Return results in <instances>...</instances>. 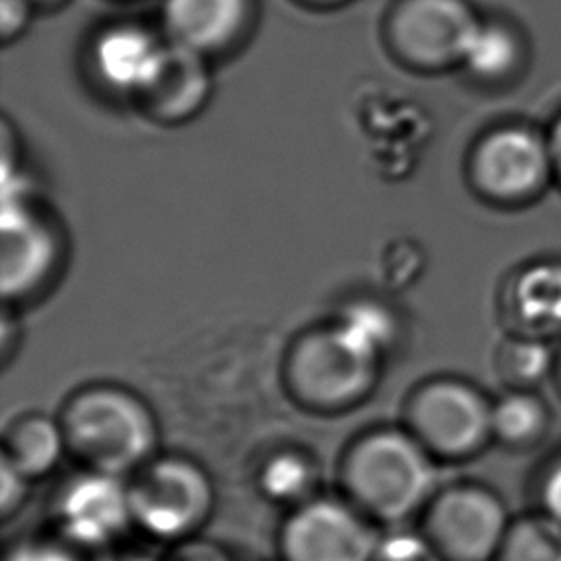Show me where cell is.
I'll list each match as a JSON object with an SVG mask.
<instances>
[{"label": "cell", "mask_w": 561, "mask_h": 561, "mask_svg": "<svg viewBox=\"0 0 561 561\" xmlns=\"http://www.w3.org/2000/svg\"><path fill=\"white\" fill-rule=\"evenodd\" d=\"M340 324L373 351H381L394 331L390 313L375 302H359L346 309Z\"/></svg>", "instance_id": "22"}, {"label": "cell", "mask_w": 561, "mask_h": 561, "mask_svg": "<svg viewBox=\"0 0 561 561\" xmlns=\"http://www.w3.org/2000/svg\"><path fill=\"white\" fill-rule=\"evenodd\" d=\"M557 346L550 340L511 333L502 340L495 353V370L508 390H537L546 379H552Z\"/></svg>", "instance_id": "20"}, {"label": "cell", "mask_w": 561, "mask_h": 561, "mask_svg": "<svg viewBox=\"0 0 561 561\" xmlns=\"http://www.w3.org/2000/svg\"><path fill=\"white\" fill-rule=\"evenodd\" d=\"M57 239L33 215L28 199H2V291L7 298L31 294L53 270Z\"/></svg>", "instance_id": "11"}, {"label": "cell", "mask_w": 561, "mask_h": 561, "mask_svg": "<svg viewBox=\"0 0 561 561\" xmlns=\"http://www.w3.org/2000/svg\"><path fill=\"white\" fill-rule=\"evenodd\" d=\"M537 511L548 515L561 526V449L550 454L535 471L530 484Z\"/></svg>", "instance_id": "24"}, {"label": "cell", "mask_w": 561, "mask_h": 561, "mask_svg": "<svg viewBox=\"0 0 561 561\" xmlns=\"http://www.w3.org/2000/svg\"><path fill=\"white\" fill-rule=\"evenodd\" d=\"M210 75L204 55L169 42L162 48L158 68L138 94L145 107L164 121H180L195 114L208 99Z\"/></svg>", "instance_id": "13"}, {"label": "cell", "mask_w": 561, "mask_h": 561, "mask_svg": "<svg viewBox=\"0 0 561 561\" xmlns=\"http://www.w3.org/2000/svg\"><path fill=\"white\" fill-rule=\"evenodd\" d=\"M552 408L537 390H506L493 399V443L511 451L537 449L550 434Z\"/></svg>", "instance_id": "17"}, {"label": "cell", "mask_w": 561, "mask_h": 561, "mask_svg": "<svg viewBox=\"0 0 561 561\" xmlns=\"http://www.w3.org/2000/svg\"><path fill=\"white\" fill-rule=\"evenodd\" d=\"M31 0H0V31L4 39L15 37L28 24Z\"/></svg>", "instance_id": "26"}, {"label": "cell", "mask_w": 561, "mask_h": 561, "mask_svg": "<svg viewBox=\"0 0 561 561\" xmlns=\"http://www.w3.org/2000/svg\"><path fill=\"white\" fill-rule=\"evenodd\" d=\"M379 353L340 322L300 340L291 353L294 392L320 410H337L362 399L375 383Z\"/></svg>", "instance_id": "6"}, {"label": "cell", "mask_w": 561, "mask_h": 561, "mask_svg": "<svg viewBox=\"0 0 561 561\" xmlns=\"http://www.w3.org/2000/svg\"><path fill=\"white\" fill-rule=\"evenodd\" d=\"M53 528L90 546L110 548L131 522L127 478L83 469L53 497Z\"/></svg>", "instance_id": "10"}, {"label": "cell", "mask_w": 561, "mask_h": 561, "mask_svg": "<svg viewBox=\"0 0 561 561\" xmlns=\"http://www.w3.org/2000/svg\"><path fill=\"white\" fill-rule=\"evenodd\" d=\"M469 180L480 197L502 208L537 202L554 184L548 131L528 123L489 129L471 149Z\"/></svg>", "instance_id": "4"}, {"label": "cell", "mask_w": 561, "mask_h": 561, "mask_svg": "<svg viewBox=\"0 0 561 561\" xmlns=\"http://www.w3.org/2000/svg\"><path fill=\"white\" fill-rule=\"evenodd\" d=\"M552 386H554V390L559 392V397H561V344L557 346V359H554V370H552Z\"/></svg>", "instance_id": "28"}, {"label": "cell", "mask_w": 561, "mask_h": 561, "mask_svg": "<svg viewBox=\"0 0 561 561\" xmlns=\"http://www.w3.org/2000/svg\"><path fill=\"white\" fill-rule=\"evenodd\" d=\"M31 482L7 458H0V517L9 522L26 504Z\"/></svg>", "instance_id": "25"}, {"label": "cell", "mask_w": 561, "mask_h": 561, "mask_svg": "<svg viewBox=\"0 0 561 561\" xmlns=\"http://www.w3.org/2000/svg\"><path fill=\"white\" fill-rule=\"evenodd\" d=\"M33 4H44V2H55V0H31Z\"/></svg>", "instance_id": "31"}, {"label": "cell", "mask_w": 561, "mask_h": 561, "mask_svg": "<svg viewBox=\"0 0 561 561\" xmlns=\"http://www.w3.org/2000/svg\"><path fill=\"white\" fill-rule=\"evenodd\" d=\"M438 486L436 458L410 430H373L340 465V493L377 526L419 517Z\"/></svg>", "instance_id": "1"}, {"label": "cell", "mask_w": 561, "mask_h": 561, "mask_svg": "<svg viewBox=\"0 0 561 561\" xmlns=\"http://www.w3.org/2000/svg\"><path fill=\"white\" fill-rule=\"evenodd\" d=\"M114 561H167V559H158L149 554H123V557H114Z\"/></svg>", "instance_id": "29"}, {"label": "cell", "mask_w": 561, "mask_h": 561, "mask_svg": "<svg viewBox=\"0 0 561 561\" xmlns=\"http://www.w3.org/2000/svg\"><path fill=\"white\" fill-rule=\"evenodd\" d=\"M309 4H320V7H329V4H337V2H344V0H305Z\"/></svg>", "instance_id": "30"}, {"label": "cell", "mask_w": 561, "mask_h": 561, "mask_svg": "<svg viewBox=\"0 0 561 561\" xmlns=\"http://www.w3.org/2000/svg\"><path fill=\"white\" fill-rule=\"evenodd\" d=\"M480 22L467 0H399L388 20V35L410 64L447 68L462 66Z\"/></svg>", "instance_id": "9"}, {"label": "cell", "mask_w": 561, "mask_h": 561, "mask_svg": "<svg viewBox=\"0 0 561 561\" xmlns=\"http://www.w3.org/2000/svg\"><path fill=\"white\" fill-rule=\"evenodd\" d=\"M252 0H164L162 20L171 42L202 55L230 46L248 26Z\"/></svg>", "instance_id": "14"}, {"label": "cell", "mask_w": 561, "mask_h": 561, "mask_svg": "<svg viewBox=\"0 0 561 561\" xmlns=\"http://www.w3.org/2000/svg\"><path fill=\"white\" fill-rule=\"evenodd\" d=\"M318 467L298 449H280L270 454L256 469L259 493L276 506L296 508L302 502L320 495Z\"/></svg>", "instance_id": "19"}, {"label": "cell", "mask_w": 561, "mask_h": 561, "mask_svg": "<svg viewBox=\"0 0 561 561\" xmlns=\"http://www.w3.org/2000/svg\"><path fill=\"white\" fill-rule=\"evenodd\" d=\"M502 313L511 333L554 340L561 335V259L524 263L506 278Z\"/></svg>", "instance_id": "12"}, {"label": "cell", "mask_w": 561, "mask_h": 561, "mask_svg": "<svg viewBox=\"0 0 561 561\" xmlns=\"http://www.w3.org/2000/svg\"><path fill=\"white\" fill-rule=\"evenodd\" d=\"M162 48L164 44L138 24H114L94 39L92 59L110 88L140 94L158 68Z\"/></svg>", "instance_id": "15"}, {"label": "cell", "mask_w": 561, "mask_h": 561, "mask_svg": "<svg viewBox=\"0 0 561 561\" xmlns=\"http://www.w3.org/2000/svg\"><path fill=\"white\" fill-rule=\"evenodd\" d=\"M66 438L59 421L42 414L20 419L4 436L2 458H7L28 480L48 476L61 460Z\"/></svg>", "instance_id": "18"}, {"label": "cell", "mask_w": 561, "mask_h": 561, "mask_svg": "<svg viewBox=\"0 0 561 561\" xmlns=\"http://www.w3.org/2000/svg\"><path fill=\"white\" fill-rule=\"evenodd\" d=\"M59 423L66 449L83 469L127 478L156 458V419L127 390L90 388L79 392L64 408Z\"/></svg>", "instance_id": "2"}, {"label": "cell", "mask_w": 561, "mask_h": 561, "mask_svg": "<svg viewBox=\"0 0 561 561\" xmlns=\"http://www.w3.org/2000/svg\"><path fill=\"white\" fill-rule=\"evenodd\" d=\"M493 561H561V526L537 508L513 515Z\"/></svg>", "instance_id": "21"}, {"label": "cell", "mask_w": 561, "mask_h": 561, "mask_svg": "<svg viewBox=\"0 0 561 561\" xmlns=\"http://www.w3.org/2000/svg\"><path fill=\"white\" fill-rule=\"evenodd\" d=\"M127 484L134 528L151 539L182 543L197 537L213 517L215 484L191 458H151Z\"/></svg>", "instance_id": "3"}, {"label": "cell", "mask_w": 561, "mask_h": 561, "mask_svg": "<svg viewBox=\"0 0 561 561\" xmlns=\"http://www.w3.org/2000/svg\"><path fill=\"white\" fill-rule=\"evenodd\" d=\"M528 64L524 33L506 20H482L462 59L469 75L484 83H508Z\"/></svg>", "instance_id": "16"}, {"label": "cell", "mask_w": 561, "mask_h": 561, "mask_svg": "<svg viewBox=\"0 0 561 561\" xmlns=\"http://www.w3.org/2000/svg\"><path fill=\"white\" fill-rule=\"evenodd\" d=\"M550 153H552V169H554V184L561 188V112L552 118V123L546 127Z\"/></svg>", "instance_id": "27"}, {"label": "cell", "mask_w": 561, "mask_h": 561, "mask_svg": "<svg viewBox=\"0 0 561 561\" xmlns=\"http://www.w3.org/2000/svg\"><path fill=\"white\" fill-rule=\"evenodd\" d=\"M513 515L486 482L456 480L438 486L419 515V530L445 561H493Z\"/></svg>", "instance_id": "5"}, {"label": "cell", "mask_w": 561, "mask_h": 561, "mask_svg": "<svg viewBox=\"0 0 561 561\" xmlns=\"http://www.w3.org/2000/svg\"><path fill=\"white\" fill-rule=\"evenodd\" d=\"M493 399L458 379L432 381L414 394L410 432L436 460H467L493 443Z\"/></svg>", "instance_id": "8"}, {"label": "cell", "mask_w": 561, "mask_h": 561, "mask_svg": "<svg viewBox=\"0 0 561 561\" xmlns=\"http://www.w3.org/2000/svg\"><path fill=\"white\" fill-rule=\"evenodd\" d=\"M381 530L340 495H316L289 508L278 526V561H373Z\"/></svg>", "instance_id": "7"}, {"label": "cell", "mask_w": 561, "mask_h": 561, "mask_svg": "<svg viewBox=\"0 0 561 561\" xmlns=\"http://www.w3.org/2000/svg\"><path fill=\"white\" fill-rule=\"evenodd\" d=\"M373 561H445L421 530H392L381 535Z\"/></svg>", "instance_id": "23"}]
</instances>
